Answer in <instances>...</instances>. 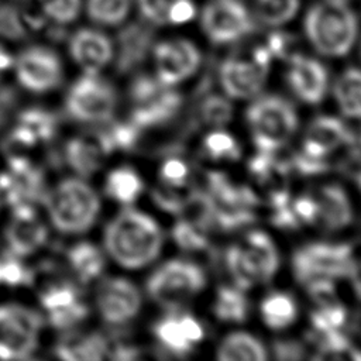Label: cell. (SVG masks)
<instances>
[{"instance_id": "cell-1", "label": "cell", "mask_w": 361, "mask_h": 361, "mask_svg": "<svg viewBox=\"0 0 361 361\" xmlns=\"http://www.w3.org/2000/svg\"><path fill=\"white\" fill-rule=\"evenodd\" d=\"M164 247L161 226L147 213L126 207L104 227L103 250L118 267L140 269L149 265Z\"/></svg>"}, {"instance_id": "cell-2", "label": "cell", "mask_w": 361, "mask_h": 361, "mask_svg": "<svg viewBox=\"0 0 361 361\" xmlns=\"http://www.w3.org/2000/svg\"><path fill=\"white\" fill-rule=\"evenodd\" d=\"M303 34L322 56L343 58L351 52L360 37V21L348 1L317 0L303 16Z\"/></svg>"}, {"instance_id": "cell-3", "label": "cell", "mask_w": 361, "mask_h": 361, "mask_svg": "<svg viewBox=\"0 0 361 361\" xmlns=\"http://www.w3.org/2000/svg\"><path fill=\"white\" fill-rule=\"evenodd\" d=\"M42 204L51 226L63 235H82L97 221L102 202L94 188L80 176H68L48 188Z\"/></svg>"}, {"instance_id": "cell-4", "label": "cell", "mask_w": 361, "mask_h": 361, "mask_svg": "<svg viewBox=\"0 0 361 361\" xmlns=\"http://www.w3.org/2000/svg\"><path fill=\"white\" fill-rule=\"evenodd\" d=\"M279 259L275 243L261 230L248 231L240 243L228 245L223 254L228 275L243 290L269 282L278 272Z\"/></svg>"}, {"instance_id": "cell-5", "label": "cell", "mask_w": 361, "mask_h": 361, "mask_svg": "<svg viewBox=\"0 0 361 361\" xmlns=\"http://www.w3.org/2000/svg\"><path fill=\"white\" fill-rule=\"evenodd\" d=\"M203 190L209 200L213 228L228 233L255 221L258 197L248 186L234 183L220 171H209Z\"/></svg>"}, {"instance_id": "cell-6", "label": "cell", "mask_w": 361, "mask_h": 361, "mask_svg": "<svg viewBox=\"0 0 361 361\" xmlns=\"http://www.w3.org/2000/svg\"><path fill=\"white\" fill-rule=\"evenodd\" d=\"M245 120L257 149L265 151L283 148L299 127L293 104L278 94L257 97L245 110Z\"/></svg>"}, {"instance_id": "cell-7", "label": "cell", "mask_w": 361, "mask_h": 361, "mask_svg": "<svg viewBox=\"0 0 361 361\" xmlns=\"http://www.w3.org/2000/svg\"><path fill=\"white\" fill-rule=\"evenodd\" d=\"M207 283L204 269L195 261L173 258L158 265L145 281L148 298L166 310H178Z\"/></svg>"}, {"instance_id": "cell-8", "label": "cell", "mask_w": 361, "mask_h": 361, "mask_svg": "<svg viewBox=\"0 0 361 361\" xmlns=\"http://www.w3.org/2000/svg\"><path fill=\"white\" fill-rule=\"evenodd\" d=\"M116 86L102 73L82 72L68 87L63 99L66 114L87 126H102L114 118L118 107Z\"/></svg>"}, {"instance_id": "cell-9", "label": "cell", "mask_w": 361, "mask_h": 361, "mask_svg": "<svg viewBox=\"0 0 361 361\" xmlns=\"http://www.w3.org/2000/svg\"><path fill=\"white\" fill-rule=\"evenodd\" d=\"M355 265L353 247L348 243H309L295 250L292 255V272L302 286L317 278L333 281L350 278Z\"/></svg>"}, {"instance_id": "cell-10", "label": "cell", "mask_w": 361, "mask_h": 361, "mask_svg": "<svg viewBox=\"0 0 361 361\" xmlns=\"http://www.w3.org/2000/svg\"><path fill=\"white\" fill-rule=\"evenodd\" d=\"M200 31L213 45L241 42L255 30L252 8L244 0H206L197 13Z\"/></svg>"}, {"instance_id": "cell-11", "label": "cell", "mask_w": 361, "mask_h": 361, "mask_svg": "<svg viewBox=\"0 0 361 361\" xmlns=\"http://www.w3.org/2000/svg\"><path fill=\"white\" fill-rule=\"evenodd\" d=\"M44 316L38 310L16 302L0 305V358L24 360L39 347Z\"/></svg>"}, {"instance_id": "cell-12", "label": "cell", "mask_w": 361, "mask_h": 361, "mask_svg": "<svg viewBox=\"0 0 361 361\" xmlns=\"http://www.w3.org/2000/svg\"><path fill=\"white\" fill-rule=\"evenodd\" d=\"M11 71L20 87L35 94L58 89L65 78L61 55L45 44H31L14 54Z\"/></svg>"}, {"instance_id": "cell-13", "label": "cell", "mask_w": 361, "mask_h": 361, "mask_svg": "<svg viewBox=\"0 0 361 361\" xmlns=\"http://www.w3.org/2000/svg\"><path fill=\"white\" fill-rule=\"evenodd\" d=\"M48 190L45 172L24 154H8L6 168L0 172V195L10 209L37 206Z\"/></svg>"}, {"instance_id": "cell-14", "label": "cell", "mask_w": 361, "mask_h": 361, "mask_svg": "<svg viewBox=\"0 0 361 361\" xmlns=\"http://www.w3.org/2000/svg\"><path fill=\"white\" fill-rule=\"evenodd\" d=\"M38 299L47 323L63 333L79 327L90 313L76 281H51L41 288Z\"/></svg>"}, {"instance_id": "cell-15", "label": "cell", "mask_w": 361, "mask_h": 361, "mask_svg": "<svg viewBox=\"0 0 361 361\" xmlns=\"http://www.w3.org/2000/svg\"><path fill=\"white\" fill-rule=\"evenodd\" d=\"M94 307L109 327L121 329L133 322L142 306L138 286L124 276H106L97 281Z\"/></svg>"}, {"instance_id": "cell-16", "label": "cell", "mask_w": 361, "mask_h": 361, "mask_svg": "<svg viewBox=\"0 0 361 361\" xmlns=\"http://www.w3.org/2000/svg\"><path fill=\"white\" fill-rule=\"evenodd\" d=\"M152 334L158 343L157 348L164 358H186L204 338V327L190 313L166 310L152 326Z\"/></svg>"}, {"instance_id": "cell-17", "label": "cell", "mask_w": 361, "mask_h": 361, "mask_svg": "<svg viewBox=\"0 0 361 361\" xmlns=\"http://www.w3.org/2000/svg\"><path fill=\"white\" fill-rule=\"evenodd\" d=\"M155 76L166 86H175L193 76L202 65V52L196 42L185 37L158 41L152 47Z\"/></svg>"}, {"instance_id": "cell-18", "label": "cell", "mask_w": 361, "mask_h": 361, "mask_svg": "<svg viewBox=\"0 0 361 361\" xmlns=\"http://www.w3.org/2000/svg\"><path fill=\"white\" fill-rule=\"evenodd\" d=\"M59 121L54 111L41 107L30 106L17 113L4 140V148L8 154H23L48 144L58 133Z\"/></svg>"}, {"instance_id": "cell-19", "label": "cell", "mask_w": 361, "mask_h": 361, "mask_svg": "<svg viewBox=\"0 0 361 361\" xmlns=\"http://www.w3.org/2000/svg\"><path fill=\"white\" fill-rule=\"evenodd\" d=\"M68 54L82 72L102 73L114 61L116 45L104 28L90 24L69 35Z\"/></svg>"}, {"instance_id": "cell-20", "label": "cell", "mask_w": 361, "mask_h": 361, "mask_svg": "<svg viewBox=\"0 0 361 361\" xmlns=\"http://www.w3.org/2000/svg\"><path fill=\"white\" fill-rule=\"evenodd\" d=\"M48 238V226L38 214L37 206H17L11 209L4 228V241L10 252L27 258L42 250Z\"/></svg>"}, {"instance_id": "cell-21", "label": "cell", "mask_w": 361, "mask_h": 361, "mask_svg": "<svg viewBox=\"0 0 361 361\" xmlns=\"http://www.w3.org/2000/svg\"><path fill=\"white\" fill-rule=\"evenodd\" d=\"M268 68L240 55L227 56L217 68V79L227 96L233 99H252L261 93L267 83Z\"/></svg>"}, {"instance_id": "cell-22", "label": "cell", "mask_w": 361, "mask_h": 361, "mask_svg": "<svg viewBox=\"0 0 361 361\" xmlns=\"http://www.w3.org/2000/svg\"><path fill=\"white\" fill-rule=\"evenodd\" d=\"M285 80L300 102L319 104L327 92L329 71L317 58L292 54L286 59Z\"/></svg>"}, {"instance_id": "cell-23", "label": "cell", "mask_w": 361, "mask_h": 361, "mask_svg": "<svg viewBox=\"0 0 361 361\" xmlns=\"http://www.w3.org/2000/svg\"><path fill=\"white\" fill-rule=\"evenodd\" d=\"M109 157L97 130L85 134H76L68 138L62 148V161L76 176L90 178L103 165Z\"/></svg>"}, {"instance_id": "cell-24", "label": "cell", "mask_w": 361, "mask_h": 361, "mask_svg": "<svg viewBox=\"0 0 361 361\" xmlns=\"http://www.w3.org/2000/svg\"><path fill=\"white\" fill-rule=\"evenodd\" d=\"M134 10L149 25L178 28L197 18L199 4L196 0H134Z\"/></svg>"}, {"instance_id": "cell-25", "label": "cell", "mask_w": 361, "mask_h": 361, "mask_svg": "<svg viewBox=\"0 0 361 361\" xmlns=\"http://www.w3.org/2000/svg\"><path fill=\"white\" fill-rule=\"evenodd\" d=\"M351 130L334 116H317L307 128L302 142V151L317 158H329L341 145H347Z\"/></svg>"}, {"instance_id": "cell-26", "label": "cell", "mask_w": 361, "mask_h": 361, "mask_svg": "<svg viewBox=\"0 0 361 361\" xmlns=\"http://www.w3.org/2000/svg\"><path fill=\"white\" fill-rule=\"evenodd\" d=\"M183 104V96L173 86H164L152 97L133 104L130 117L138 128H155L172 121Z\"/></svg>"}, {"instance_id": "cell-27", "label": "cell", "mask_w": 361, "mask_h": 361, "mask_svg": "<svg viewBox=\"0 0 361 361\" xmlns=\"http://www.w3.org/2000/svg\"><path fill=\"white\" fill-rule=\"evenodd\" d=\"M110 337L99 331H65L54 353L61 360L99 361L109 357Z\"/></svg>"}, {"instance_id": "cell-28", "label": "cell", "mask_w": 361, "mask_h": 361, "mask_svg": "<svg viewBox=\"0 0 361 361\" xmlns=\"http://www.w3.org/2000/svg\"><path fill=\"white\" fill-rule=\"evenodd\" d=\"M316 197L317 221L327 231H338L353 221V206L345 189L338 183L322 186Z\"/></svg>"}, {"instance_id": "cell-29", "label": "cell", "mask_w": 361, "mask_h": 361, "mask_svg": "<svg viewBox=\"0 0 361 361\" xmlns=\"http://www.w3.org/2000/svg\"><path fill=\"white\" fill-rule=\"evenodd\" d=\"M65 259L75 281L80 285L97 282L106 269V252L92 241L73 243L65 252Z\"/></svg>"}, {"instance_id": "cell-30", "label": "cell", "mask_w": 361, "mask_h": 361, "mask_svg": "<svg viewBox=\"0 0 361 361\" xmlns=\"http://www.w3.org/2000/svg\"><path fill=\"white\" fill-rule=\"evenodd\" d=\"M104 195L121 206H131L144 192V180L130 165H120L107 172L103 182Z\"/></svg>"}, {"instance_id": "cell-31", "label": "cell", "mask_w": 361, "mask_h": 361, "mask_svg": "<svg viewBox=\"0 0 361 361\" xmlns=\"http://www.w3.org/2000/svg\"><path fill=\"white\" fill-rule=\"evenodd\" d=\"M216 357L220 361H264L268 353L258 337L245 331H234L221 340Z\"/></svg>"}, {"instance_id": "cell-32", "label": "cell", "mask_w": 361, "mask_h": 361, "mask_svg": "<svg viewBox=\"0 0 361 361\" xmlns=\"http://www.w3.org/2000/svg\"><path fill=\"white\" fill-rule=\"evenodd\" d=\"M134 11V0H85L83 14L100 28L123 25Z\"/></svg>"}, {"instance_id": "cell-33", "label": "cell", "mask_w": 361, "mask_h": 361, "mask_svg": "<svg viewBox=\"0 0 361 361\" xmlns=\"http://www.w3.org/2000/svg\"><path fill=\"white\" fill-rule=\"evenodd\" d=\"M264 323L272 330H283L298 319V302L293 295L282 290L269 292L259 305Z\"/></svg>"}, {"instance_id": "cell-34", "label": "cell", "mask_w": 361, "mask_h": 361, "mask_svg": "<svg viewBox=\"0 0 361 361\" xmlns=\"http://www.w3.org/2000/svg\"><path fill=\"white\" fill-rule=\"evenodd\" d=\"M333 96L343 116L361 120V69H344L333 83Z\"/></svg>"}, {"instance_id": "cell-35", "label": "cell", "mask_w": 361, "mask_h": 361, "mask_svg": "<svg viewBox=\"0 0 361 361\" xmlns=\"http://www.w3.org/2000/svg\"><path fill=\"white\" fill-rule=\"evenodd\" d=\"M212 310L220 322L244 323L248 319L250 302L243 289L235 285H220L216 290Z\"/></svg>"}, {"instance_id": "cell-36", "label": "cell", "mask_w": 361, "mask_h": 361, "mask_svg": "<svg viewBox=\"0 0 361 361\" xmlns=\"http://www.w3.org/2000/svg\"><path fill=\"white\" fill-rule=\"evenodd\" d=\"M255 21L269 28H281L296 18L302 8L300 0H252Z\"/></svg>"}, {"instance_id": "cell-37", "label": "cell", "mask_w": 361, "mask_h": 361, "mask_svg": "<svg viewBox=\"0 0 361 361\" xmlns=\"http://www.w3.org/2000/svg\"><path fill=\"white\" fill-rule=\"evenodd\" d=\"M196 102L193 117L197 123L219 128L226 126L233 117V104L220 94L206 93Z\"/></svg>"}, {"instance_id": "cell-38", "label": "cell", "mask_w": 361, "mask_h": 361, "mask_svg": "<svg viewBox=\"0 0 361 361\" xmlns=\"http://www.w3.org/2000/svg\"><path fill=\"white\" fill-rule=\"evenodd\" d=\"M171 235L175 244L183 251L202 252V251L213 250L210 248L207 231L183 217L173 224L171 230Z\"/></svg>"}, {"instance_id": "cell-39", "label": "cell", "mask_w": 361, "mask_h": 361, "mask_svg": "<svg viewBox=\"0 0 361 361\" xmlns=\"http://www.w3.org/2000/svg\"><path fill=\"white\" fill-rule=\"evenodd\" d=\"M42 18L54 25H71L83 14L85 0H35Z\"/></svg>"}, {"instance_id": "cell-40", "label": "cell", "mask_w": 361, "mask_h": 361, "mask_svg": "<svg viewBox=\"0 0 361 361\" xmlns=\"http://www.w3.org/2000/svg\"><path fill=\"white\" fill-rule=\"evenodd\" d=\"M292 196L285 189H275L268 197V204L271 209L269 220L271 223L281 230H296L302 226L296 217L292 207Z\"/></svg>"}, {"instance_id": "cell-41", "label": "cell", "mask_w": 361, "mask_h": 361, "mask_svg": "<svg viewBox=\"0 0 361 361\" xmlns=\"http://www.w3.org/2000/svg\"><path fill=\"white\" fill-rule=\"evenodd\" d=\"M203 154L210 159L237 161L241 157V147L237 140L227 131L219 128L209 133L202 145Z\"/></svg>"}, {"instance_id": "cell-42", "label": "cell", "mask_w": 361, "mask_h": 361, "mask_svg": "<svg viewBox=\"0 0 361 361\" xmlns=\"http://www.w3.org/2000/svg\"><path fill=\"white\" fill-rule=\"evenodd\" d=\"M347 323L348 310L338 300L319 305V307L310 313V329L316 331L345 329Z\"/></svg>"}, {"instance_id": "cell-43", "label": "cell", "mask_w": 361, "mask_h": 361, "mask_svg": "<svg viewBox=\"0 0 361 361\" xmlns=\"http://www.w3.org/2000/svg\"><path fill=\"white\" fill-rule=\"evenodd\" d=\"M32 281V271L25 265L24 258L10 252L0 254V285L24 286Z\"/></svg>"}, {"instance_id": "cell-44", "label": "cell", "mask_w": 361, "mask_h": 361, "mask_svg": "<svg viewBox=\"0 0 361 361\" xmlns=\"http://www.w3.org/2000/svg\"><path fill=\"white\" fill-rule=\"evenodd\" d=\"M190 166L180 154H169L164 157L159 168V179L164 185L183 188L189 186Z\"/></svg>"}, {"instance_id": "cell-45", "label": "cell", "mask_w": 361, "mask_h": 361, "mask_svg": "<svg viewBox=\"0 0 361 361\" xmlns=\"http://www.w3.org/2000/svg\"><path fill=\"white\" fill-rule=\"evenodd\" d=\"M290 173L295 172L302 176H316L330 169L329 158H317L299 149L288 157Z\"/></svg>"}, {"instance_id": "cell-46", "label": "cell", "mask_w": 361, "mask_h": 361, "mask_svg": "<svg viewBox=\"0 0 361 361\" xmlns=\"http://www.w3.org/2000/svg\"><path fill=\"white\" fill-rule=\"evenodd\" d=\"M272 355L276 360H302L306 355V348L302 341L293 338H276L271 345Z\"/></svg>"}, {"instance_id": "cell-47", "label": "cell", "mask_w": 361, "mask_h": 361, "mask_svg": "<svg viewBox=\"0 0 361 361\" xmlns=\"http://www.w3.org/2000/svg\"><path fill=\"white\" fill-rule=\"evenodd\" d=\"M303 286L306 288L309 296L317 305H326V303L337 300V298H336V285H334L333 279L317 278V279L309 281Z\"/></svg>"}, {"instance_id": "cell-48", "label": "cell", "mask_w": 361, "mask_h": 361, "mask_svg": "<svg viewBox=\"0 0 361 361\" xmlns=\"http://www.w3.org/2000/svg\"><path fill=\"white\" fill-rule=\"evenodd\" d=\"M292 207L302 224H316L317 221V203L312 195H300L292 199Z\"/></svg>"}, {"instance_id": "cell-49", "label": "cell", "mask_w": 361, "mask_h": 361, "mask_svg": "<svg viewBox=\"0 0 361 361\" xmlns=\"http://www.w3.org/2000/svg\"><path fill=\"white\" fill-rule=\"evenodd\" d=\"M347 147L351 161H354L361 168V127L354 131L351 130Z\"/></svg>"}, {"instance_id": "cell-50", "label": "cell", "mask_w": 361, "mask_h": 361, "mask_svg": "<svg viewBox=\"0 0 361 361\" xmlns=\"http://www.w3.org/2000/svg\"><path fill=\"white\" fill-rule=\"evenodd\" d=\"M16 103V96L11 90L0 89V126L3 120L8 117V113L13 110Z\"/></svg>"}, {"instance_id": "cell-51", "label": "cell", "mask_w": 361, "mask_h": 361, "mask_svg": "<svg viewBox=\"0 0 361 361\" xmlns=\"http://www.w3.org/2000/svg\"><path fill=\"white\" fill-rule=\"evenodd\" d=\"M351 281H353V289H354V293L355 296L361 300V262L355 265V269L353 272V275L350 276Z\"/></svg>"}, {"instance_id": "cell-52", "label": "cell", "mask_w": 361, "mask_h": 361, "mask_svg": "<svg viewBox=\"0 0 361 361\" xmlns=\"http://www.w3.org/2000/svg\"><path fill=\"white\" fill-rule=\"evenodd\" d=\"M351 175H353L354 180L357 182L358 188L361 189V168H358V169H355V171H351Z\"/></svg>"}, {"instance_id": "cell-53", "label": "cell", "mask_w": 361, "mask_h": 361, "mask_svg": "<svg viewBox=\"0 0 361 361\" xmlns=\"http://www.w3.org/2000/svg\"><path fill=\"white\" fill-rule=\"evenodd\" d=\"M351 357L353 358H357V360H361V350H358V348H355V350H353L351 353Z\"/></svg>"}, {"instance_id": "cell-54", "label": "cell", "mask_w": 361, "mask_h": 361, "mask_svg": "<svg viewBox=\"0 0 361 361\" xmlns=\"http://www.w3.org/2000/svg\"><path fill=\"white\" fill-rule=\"evenodd\" d=\"M1 206H3V199H1V195H0V209H1Z\"/></svg>"}, {"instance_id": "cell-55", "label": "cell", "mask_w": 361, "mask_h": 361, "mask_svg": "<svg viewBox=\"0 0 361 361\" xmlns=\"http://www.w3.org/2000/svg\"><path fill=\"white\" fill-rule=\"evenodd\" d=\"M360 55H361V41H360Z\"/></svg>"}, {"instance_id": "cell-56", "label": "cell", "mask_w": 361, "mask_h": 361, "mask_svg": "<svg viewBox=\"0 0 361 361\" xmlns=\"http://www.w3.org/2000/svg\"><path fill=\"white\" fill-rule=\"evenodd\" d=\"M341 1H348V0H341Z\"/></svg>"}, {"instance_id": "cell-57", "label": "cell", "mask_w": 361, "mask_h": 361, "mask_svg": "<svg viewBox=\"0 0 361 361\" xmlns=\"http://www.w3.org/2000/svg\"><path fill=\"white\" fill-rule=\"evenodd\" d=\"M30 1H35V0H30Z\"/></svg>"}]
</instances>
